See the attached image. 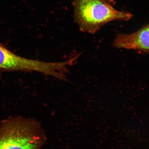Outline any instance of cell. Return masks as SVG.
Listing matches in <instances>:
<instances>
[{
  "mask_svg": "<svg viewBox=\"0 0 149 149\" xmlns=\"http://www.w3.org/2000/svg\"><path fill=\"white\" fill-rule=\"evenodd\" d=\"M115 0H73V18L81 32L94 35L106 24L128 21L132 13L115 8Z\"/></svg>",
  "mask_w": 149,
  "mask_h": 149,
  "instance_id": "6da1fadb",
  "label": "cell"
},
{
  "mask_svg": "<svg viewBox=\"0 0 149 149\" xmlns=\"http://www.w3.org/2000/svg\"><path fill=\"white\" fill-rule=\"evenodd\" d=\"M69 61L48 62L31 59L17 55L0 45V72L28 71L40 72L65 80L68 72Z\"/></svg>",
  "mask_w": 149,
  "mask_h": 149,
  "instance_id": "3957f363",
  "label": "cell"
},
{
  "mask_svg": "<svg viewBox=\"0 0 149 149\" xmlns=\"http://www.w3.org/2000/svg\"><path fill=\"white\" fill-rule=\"evenodd\" d=\"M115 48L149 54V23L130 34L118 33L113 42Z\"/></svg>",
  "mask_w": 149,
  "mask_h": 149,
  "instance_id": "277c9868",
  "label": "cell"
},
{
  "mask_svg": "<svg viewBox=\"0 0 149 149\" xmlns=\"http://www.w3.org/2000/svg\"><path fill=\"white\" fill-rule=\"evenodd\" d=\"M47 138L37 120L17 116L0 123V149H41Z\"/></svg>",
  "mask_w": 149,
  "mask_h": 149,
  "instance_id": "7a4b0ae2",
  "label": "cell"
}]
</instances>
